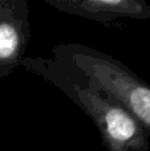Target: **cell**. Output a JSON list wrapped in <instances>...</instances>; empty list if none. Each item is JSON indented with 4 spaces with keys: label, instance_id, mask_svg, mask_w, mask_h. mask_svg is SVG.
Instances as JSON below:
<instances>
[{
    "label": "cell",
    "instance_id": "1",
    "mask_svg": "<svg viewBox=\"0 0 150 151\" xmlns=\"http://www.w3.org/2000/svg\"><path fill=\"white\" fill-rule=\"evenodd\" d=\"M20 66L63 91L94 123L106 151H150L149 134L94 80L56 58L24 57Z\"/></svg>",
    "mask_w": 150,
    "mask_h": 151
},
{
    "label": "cell",
    "instance_id": "2",
    "mask_svg": "<svg viewBox=\"0 0 150 151\" xmlns=\"http://www.w3.org/2000/svg\"><path fill=\"white\" fill-rule=\"evenodd\" d=\"M52 55L94 80L150 137V85L140 76L108 53L79 42L57 44Z\"/></svg>",
    "mask_w": 150,
    "mask_h": 151
},
{
    "label": "cell",
    "instance_id": "3",
    "mask_svg": "<svg viewBox=\"0 0 150 151\" xmlns=\"http://www.w3.org/2000/svg\"><path fill=\"white\" fill-rule=\"evenodd\" d=\"M31 37L27 0H0V78L9 76L21 60Z\"/></svg>",
    "mask_w": 150,
    "mask_h": 151
},
{
    "label": "cell",
    "instance_id": "4",
    "mask_svg": "<svg viewBox=\"0 0 150 151\" xmlns=\"http://www.w3.org/2000/svg\"><path fill=\"white\" fill-rule=\"evenodd\" d=\"M63 13L109 25L121 19L146 20L150 5L144 0H44Z\"/></svg>",
    "mask_w": 150,
    "mask_h": 151
}]
</instances>
